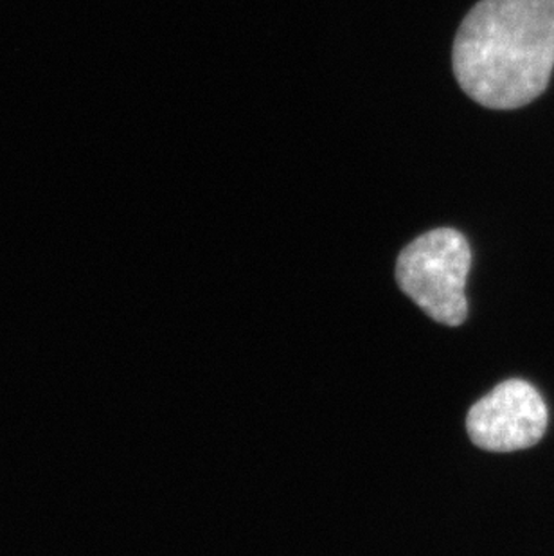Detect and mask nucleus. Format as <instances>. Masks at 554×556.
Here are the masks:
<instances>
[{
	"mask_svg": "<svg viewBox=\"0 0 554 556\" xmlns=\"http://www.w3.org/2000/svg\"><path fill=\"white\" fill-rule=\"evenodd\" d=\"M553 68L554 0H481L455 37V78L487 109L529 105Z\"/></svg>",
	"mask_w": 554,
	"mask_h": 556,
	"instance_id": "1",
	"label": "nucleus"
},
{
	"mask_svg": "<svg viewBox=\"0 0 554 556\" xmlns=\"http://www.w3.org/2000/svg\"><path fill=\"white\" fill-rule=\"evenodd\" d=\"M470 265V245L459 231L432 229L400 252L398 285L429 317L459 326L468 314L465 289Z\"/></svg>",
	"mask_w": 554,
	"mask_h": 556,
	"instance_id": "2",
	"label": "nucleus"
},
{
	"mask_svg": "<svg viewBox=\"0 0 554 556\" xmlns=\"http://www.w3.org/2000/svg\"><path fill=\"white\" fill-rule=\"evenodd\" d=\"M547 421L539 391L524 380H506L471 405L466 429L482 451L515 452L539 443Z\"/></svg>",
	"mask_w": 554,
	"mask_h": 556,
	"instance_id": "3",
	"label": "nucleus"
}]
</instances>
